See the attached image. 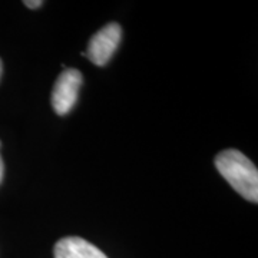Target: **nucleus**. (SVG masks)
<instances>
[{
    "label": "nucleus",
    "instance_id": "obj_2",
    "mask_svg": "<svg viewBox=\"0 0 258 258\" xmlns=\"http://www.w3.org/2000/svg\"><path fill=\"white\" fill-rule=\"evenodd\" d=\"M82 74L78 69H64L56 79L52 91V106L57 115H66L72 111L78 101L79 89L82 86Z\"/></svg>",
    "mask_w": 258,
    "mask_h": 258
},
{
    "label": "nucleus",
    "instance_id": "obj_6",
    "mask_svg": "<svg viewBox=\"0 0 258 258\" xmlns=\"http://www.w3.org/2000/svg\"><path fill=\"white\" fill-rule=\"evenodd\" d=\"M3 175H5V164H3V159H2V155H0V184L3 181Z\"/></svg>",
    "mask_w": 258,
    "mask_h": 258
},
{
    "label": "nucleus",
    "instance_id": "obj_3",
    "mask_svg": "<svg viewBox=\"0 0 258 258\" xmlns=\"http://www.w3.org/2000/svg\"><path fill=\"white\" fill-rule=\"evenodd\" d=\"M122 37V29L118 23H109L98 30L91 39L85 56L96 66H103L109 62L118 49Z\"/></svg>",
    "mask_w": 258,
    "mask_h": 258
},
{
    "label": "nucleus",
    "instance_id": "obj_1",
    "mask_svg": "<svg viewBox=\"0 0 258 258\" xmlns=\"http://www.w3.org/2000/svg\"><path fill=\"white\" fill-rule=\"evenodd\" d=\"M215 166L225 181L247 201H258V171L255 165L237 149H227L215 158Z\"/></svg>",
    "mask_w": 258,
    "mask_h": 258
},
{
    "label": "nucleus",
    "instance_id": "obj_7",
    "mask_svg": "<svg viewBox=\"0 0 258 258\" xmlns=\"http://www.w3.org/2000/svg\"><path fill=\"white\" fill-rule=\"evenodd\" d=\"M2 74H3V64H2V59H0V79H2Z\"/></svg>",
    "mask_w": 258,
    "mask_h": 258
},
{
    "label": "nucleus",
    "instance_id": "obj_5",
    "mask_svg": "<svg viewBox=\"0 0 258 258\" xmlns=\"http://www.w3.org/2000/svg\"><path fill=\"white\" fill-rule=\"evenodd\" d=\"M42 5H43V2H40V0H36V2L26 0V2H25V6H28L29 9H37V8H40Z\"/></svg>",
    "mask_w": 258,
    "mask_h": 258
},
{
    "label": "nucleus",
    "instance_id": "obj_4",
    "mask_svg": "<svg viewBox=\"0 0 258 258\" xmlns=\"http://www.w3.org/2000/svg\"><path fill=\"white\" fill-rule=\"evenodd\" d=\"M55 258H108L101 249L81 237H64L55 245Z\"/></svg>",
    "mask_w": 258,
    "mask_h": 258
}]
</instances>
